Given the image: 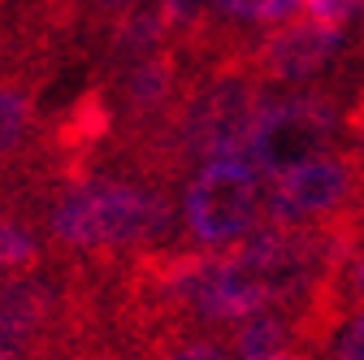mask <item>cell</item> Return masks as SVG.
Wrapping results in <instances>:
<instances>
[{"instance_id": "obj_12", "label": "cell", "mask_w": 364, "mask_h": 360, "mask_svg": "<svg viewBox=\"0 0 364 360\" xmlns=\"http://www.w3.org/2000/svg\"><path fill=\"white\" fill-rule=\"evenodd\" d=\"M239 360H304L295 351H269V356H239Z\"/></svg>"}, {"instance_id": "obj_3", "label": "cell", "mask_w": 364, "mask_h": 360, "mask_svg": "<svg viewBox=\"0 0 364 360\" xmlns=\"http://www.w3.org/2000/svg\"><path fill=\"white\" fill-rule=\"evenodd\" d=\"M343 134V92L334 87H308L287 100H269L260 113L252 144L243 161L256 174L278 178L295 165H308L316 157H326V148Z\"/></svg>"}, {"instance_id": "obj_4", "label": "cell", "mask_w": 364, "mask_h": 360, "mask_svg": "<svg viewBox=\"0 0 364 360\" xmlns=\"http://www.w3.org/2000/svg\"><path fill=\"white\" fill-rule=\"evenodd\" d=\"M260 213H264L260 178L243 157L208 161L182 187V235H187V248L196 243L200 252L235 248L256 231Z\"/></svg>"}, {"instance_id": "obj_6", "label": "cell", "mask_w": 364, "mask_h": 360, "mask_svg": "<svg viewBox=\"0 0 364 360\" xmlns=\"http://www.w3.org/2000/svg\"><path fill=\"white\" fill-rule=\"evenodd\" d=\"M35 96L31 87H14V83H0V157H9L14 148H22L39 117H35Z\"/></svg>"}, {"instance_id": "obj_10", "label": "cell", "mask_w": 364, "mask_h": 360, "mask_svg": "<svg viewBox=\"0 0 364 360\" xmlns=\"http://www.w3.org/2000/svg\"><path fill=\"white\" fill-rule=\"evenodd\" d=\"M156 360H225V351L217 339H182L169 351H161Z\"/></svg>"}, {"instance_id": "obj_1", "label": "cell", "mask_w": 364, "mask_h": 360, "mask_svg": "<svg viewBox=\"0 0 364 360\" xmlns=\"http://www.w3.org/2000/svg\"><path fill=\"white\" fill-rule=\"evenodd\" d=\"M173 196L122 174H82L65 183L48 208L43 231L57 256L70 260H126L173 243Z\"/></svg>"}, {"instance_id": "obj_8", "label": "cell", "mask_w": 364, "mask_h": 360, "mask_svg": "<svg viewBox=\"0 0 364 360\" xmlns=\"http://www.w3.org/2000/svg\"><path fill=\"white\" fill-rule=\"evenodd\" d=\"M326 351L334 360H364V308L347 312V322L334 330V339L326 343Z\"/></svg>"}, {"instance_id": "obj_5", "label": "cell", "mask_w": 364, "mask_h": 360, "mask_svg": "<svg viewBox=\"0 0 364 360\" xmlns=\"http://www.w3.org/2000/svg\"><path fill=\"white\" fill-rule=\"evenodd\" d=\"M351 48V31L334 22H287V26H269L256 31L252 39V70L269 87H299L321 78L330 65H338Z\"/></svg>"}, {"instance_id": "obj_9", "label": "cell", "mask_w": 364, "mask_h": 360, "mask_svg": "<svg viewBox=\"0 0 364 360\" xmlns=\"http://www.w3.org/2000/svg\"><path fill=\"white\" fill-rule=\"evenodd\" d=\"M304 5L316 22H334V26H347L351 18H364V0H304Z\"/></svg>"}, {"instance_id": "obj_2", "label": "cell", "mask_w": 364, "mask_h": 360, "mask_svg": "<svg viewBox=\"0 0 364 360\" xmlns=\"http://www.w3.org/2000/svg\"><path fill=\"white\" fill-rule=\"evenodd\" d=\"M191 70H196L191 87L169 126L178 165L191 169L196 161L208 165L225 157H243L260 113L269 109V83L252 70V53L200 61Z\"/></svg>"}, {"instance_id": "obj_7", "label": "cell", "mask_w": 364, "mask_h": 360, "mask_svg": "<svg viewBox=\"0 0 364 360\" xmlns=\"http://www.w3.org/2000/svg\"><path fill=\"white\" fill-rule=\"evenodd\" d=\"M35 343H39V334L18 317V312L0 308V360H22Z\"/></svg>"}, {"instance_id": "obj_11", "label": "cell", "mask_w": 364, "mask_h": 360, "mask_svg": "<svg viewBox=\"0 0 364 360\" xmlns=\"http://www.w3.org/2000/svg\"><path fill=\"white\" fill-rule=\"evenodd\" d=\"M347 287H351V300L360 304V300H364V252H360V256H355V265L347 269Z\"/></svg>"}]
</instances>
